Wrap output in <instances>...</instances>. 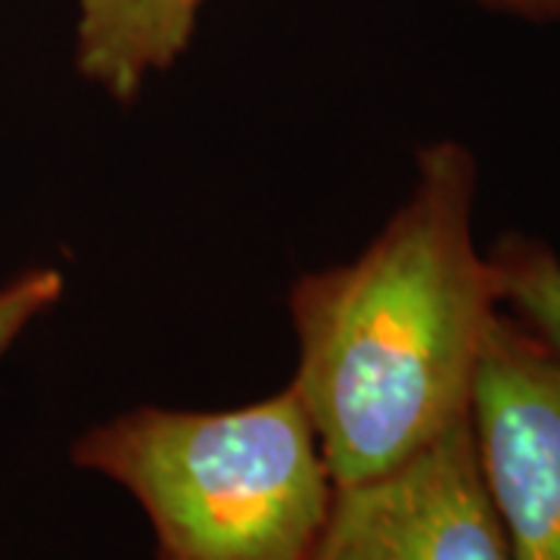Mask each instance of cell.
<instances>
[{
    "label": "cell",
    "mask_w": 560,
    "mask_h": 560,
    "mask_svg": "<svg viewBox=\"0 0 560 560\" xmlns=\"http://www.w3.org/2000/svg\"><path fill=\"white\" fill-rule=\"evenodd\" d=\"M480 168L460 140L418 153V180L359 259L290 290L293 393L337 486L371 480L470 415L499 290L474 241Z\"/></svg>",
    "instance_id": "cell-1"
},
{
    "label": "cell",
    "mask_w": 560,
    "mask_h": 560,
    "mask_svg": "<svg viewBox=\"0 0 560 560\" xmlns=\"http://www.w3.org/2000/svg\"><path fill=\"white\" fill-rule=\"evenodd\" d=\"M72 460L138 501L156 560H312L337 492L293 386L231 411H121Z\"/></svg>",
    "instance_id": "cell-2"
},
{
    "label": "cell",
    "mask_w": 560,
    "mask_h": 560,
    "mask_svg": "<svg viewBox=\"0 0 560 560\" xmlns=\"http://www.w3.org/2000/svg\"><path fill=\"white\" fill-rule=\"evenodd\" d=\"M470 427L511 560H560V355L504 308L477 368Z\"/></svg>",
    "instance_id": "cell-3"
},
{
    "label": "cell",
    "mask_w": 560,
    "mask_h": 560,
    "mask_svg": "<svg viewBox=\"0 0 560 560\" xmlns=\"http://www.w3.org/2000/svg\"><path fill=\"white\" fill-rule=\"evenodd\" d=\"M312 560H511L470 415L396 467L337 486Z\"/></svg>",
    "instance_id": "cell-4"
},
{
    "label": "cell",
    "mask_w": 560,
    "mask_h": 560,
    "mask_svg": "<svg viewBox=\"0 0 560 560\" xmlns=\"http://www.w3.org/2000/svg\"><path fill=\"white\" fill-rule=\"evenodd\" d=\"M206 0H79L75 69L116 103L184 57Z\"/></svg>",
    "instance_id": "cell-5"
},
{
    "label": "cell",
    "mask_w": 560,
    "mask_h": 560,
    "mask_svg": "<svg viewBox=\"0 0 560 560\" xmlns=\"http://www.w3.org/2000/svg\"><path fill=\"white\" fill-rule=\"evenodd\" d=\"M499 305L560 355V256L545 241L504 234L486 253Z\"/></svg>",
    "instance_id": "cell-6"
},
{
    "label": "cell",
    "mask_w": 560,
    "mask_h": 560,
    "mask_svg": "<svg viewBox=\"0 0 560 560\" xmlns=\"http://www.w3.org/2000/svg\"><path fill=\"white\" fill-rule=\"evenodd\" d=\"M66 278L57 268H35L0 290V359L32 320L60 302Z\"/></svg>",
    "instance_id": "cell-7"
},
{
    "label": "cell",
    "mask_w": 560,
    "mask_h": 560,
    "mask_svg": "<svg viewBox=\"0 0 560 560\" xmlns=\"http://www.w3.org/2000/svg\"><path fill=\"white\" fill-rule=\"evenodd\" d=\"M480 3L523 20H560V0H480Z\"/></svg>",
    "instance_id": "cell-8"
}]
</instances>
